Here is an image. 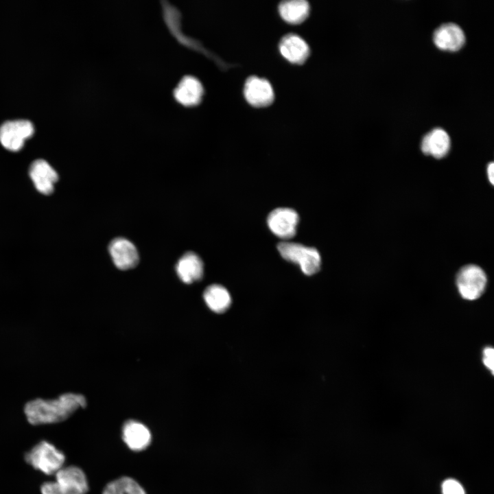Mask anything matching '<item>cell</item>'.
<instances>
[{"mask_svg":"<svg viewBox=\"0 0 494 494\" xmlns=\"http://www.w3.org/2000/svg\"><path fill=\"white\" fill-rule=\"evenodd\" d=\"M493 353L492 347L487 346L483 350V363L493 373Z\"/></svg>","mask_w":494,"mask_h":494,"instance_id":"cell-21","label":"cell"},{"mask_svg":"<svg viewBox=\"0 0 494 494\" xmlns=\"http://www.w3.org/2000/svg\"><path fill=\"white\" fill-rule=\"evenodd\" d=\"M244 95L246 101L252 106L261 108L270 105L274 99L270 83L264 78L249 77L244 84Z\"/></svg>","mask_w":494,"mask_h":494,"instance_id":"cell-8","label":"cell"},{"mask_svg":"<svg viewBox=\"0 0 494 494\" xmlns=\"http://www.w3.org/2000/svg\"><path fill=\"white\" fill-rule=\"evenodd\" d=\"M29 176L36 190L44 195L51 194L58 180L56 171L44 159L32 162L29 168Z\"/></svg>","mask_w":494,"mask_h":494,"instance_id":"cell-9","label":"cell"},{"mask_svg":"<svg viewBox=\"0 0 494 494\" xmlns=\"http://www.w3.org/2000/svg\"><path fill=\"white\" fill-rule=\"evenodd\" d=\"M487 278L478 266L469 264L463 266L456 276V285L460 296L465 300L474 301L484 292Z\"/></svg>","mask_w":494,"mask_h":494,"instance_id":"cell-5","label":"cell"},{"mask_svg":"<svg viewBox=\"0 0 494 494\" xmlns=\"http://www.w3.org/2000/svg\"><path fill=\"white\" fill-rule=\"evenodd\" d=\"M451 145L448 133L442 128L436 127L427 132L422 138V152L434 158H441L449 151Z\"/></svg>","mask_w":494,"mask_h":494,"instance_id":"cell-14","label":"cell"},{"mask_svg":"<svg viewBox=\"0 0 494 494\" xmlns=\"http://www.w3.org/2000/svg\"><path fill=\"white\" fill-rule=\"evenodd\" d=\"M102 494H146V492L134 479L124 476L106 484Z\"/></svg>","mask_w":494,"mask_h":494,"instance_id":"cell-19","label":"cell"},{"mask_svg":"<svg viewBox=\"0 0 494 494\" xmlns=\"http://www.w3.org/2000/svg\"><path fill=\"white\" fill-rule=\"evenodd\" d=\"M54 475V481L40 486L41 494H86L89 491L86 476L78 467L64 466Z\"/></svg>","mask_w":494,"mask_h":494,"instance_id":"cell-2","label":"cell"},{"mask_svg":"<svg viewBox=\"0 0 494 494\" xmlns=\"http://www.w3.org/2000/svg\"><path fill=\"white\" fill-rule=\"evenodd\" d=\"M487 176L489 182L491 183V185H493L494 181V164L493 162H491L489 163L487 166Z\"/></svg>","mask_w":494,"mask_h":494,"instance_id":"cell-22","label":"cell"},{"mask_svg":"<svg viewBox=\"0 0 494 494\" xmlns=\"http://www.w3.org/2000/svg\"><path fill=\"white\" fill-rule=\"evenodd\" d=\"M86 406L84 395L67 392L57 399L37 398L25 405L24 413L27 421L33 425L52 424L69 419L75 411Z\"/></svg>","mask_w":494,"mask_h":494,"instance_id":"cell-1","label":"cell"},{"mask_svg":"<svg viewBox=\"0 0 494 494\" xmlns=\"http://www.w3.org/2000/svg\"><path fill=\"white\" fill-rule=\"evenodd\" d=\"M443 494H465L462 485L454 479L445 480L442 486Z\"/></svg>","mask_w":494,"mask_h":494,"instance_id":"cell-20","label":"cell"},{"mask_svg":"<svg viewBox=\"0 0 494 494\" xmlns=\"http://www.w3.org/2000/svg\"><path fill=\"white\" fill-rule=\"evenodd\" d=\"M277 249L284 259L298 264L305 274L312 275L320 268L321 257L315 248L283 242L278 244Z\"/></svg>","mask_w":494,"mask_h":494,"instance_id":"cell-4","label":"cell"},{"mask_svg":"<svg viewBox=\"0 0 494 494\" xmlns=\"http://www.w3.org/2000/svg\"><path fill=\"white\" fill-rule=\"evenodd\" d=\"M109 253L115 266L120 270L135 267L139 261V254L135 246L129 240L117 237L109 244Z\"/></svg>","mask_w":494,"mask_h":494,"instance_id":"cell-10","label":"cell"},{"mask_svg":"<svg viewBox=\"0 0 494 494\" xmlns=\"http://www.w3.org/2000/svg\"><path fill=\"white\" fill-rule=\"evenodd\" d=\"M34 132V125L27 119L7 121L0 126V143L5 149L17 152Z\"/></svg>","mask_w":494,"mask_h":494,"instance_id":"cell-6","label":"cell"},{"mask_svg":"<svg viewBox=\"0 0 494 494\" xmlns=\"http://www.w3.org/2000/svg\"><path fill=\"white\" fill-rule=\"evenodd\" d=\"M176 271L183 282L190 284L202 279L204 274V264L197 254L187 252L178 261Z\"/></svg>","mask_w":494,"mask_h":494,"instance_id":"cell-16","label":"cell"},{"mask_svg":"<svg viewBox=\"0 0 494 494\" xmlns=\"http://www.w3.org/2000/svg\"><path fill=\"white\" fill-rule=\"evenodd\" d=\"M173 94L177 102L183 106L190 107L200 103L204 94V89L198 78L191 75H186L177 84Z\"/></svg>","mask_w":494,"mask_h":494,"instance_id":"cell-12","label":"cell"},{"mask_svg":"<svg viewBox=\"0 0 494 494\" xmlns=\"http://www.w3.org/2000/svg\"><path fill=\"white\" fill-rule=\"evenodd\" d=\"M279 11L285 21L291 24H298L307 19L309 5L305 0L284 1L279 4Z\"/></svg>","mask_w":494,"mask_h":494,"instance_id":"cell-18","label":"cell"},{"mask_svg":"<svg viewBox=\"0 0 494 494\" xmlns=\"http://www.w3.org/2000/svg\"><path fill=\"white\" fill-rule=\"evenodd\" d=\"M433 40L440 49L456 51L464 45L465 35L458 24L447 22L441 24L434 31Z\"/></svg>","mask_w":494,"mask_h":494,"instance_id":"cell-11","label":"cell"},{"mask_svg":"<svg viewBox=\"0 0 494 494\" xmlns=\"http://www.w3.org/2000/svg\"><path fill=\"white\" fill-rule=\"evenodd\" d=\"M122 438L129 449L139 451L145 449L150 445L152 435L144 424L134 420H129L122 427Z\"/></svg>","mask_w":494,"mask_h":494,"instance_id":"cell-13","label":"cell"},{"mask_svg":"<svg viewBox=\"0 0 494 494\" xmlns=\"http://www.w3.org/2000/svg\"><path fill=\"white\" fill-rule=\"evenodd\" d=\"M298 222V213L286 207L274 209L267 217V224L270 231L283 239H290L295 235Z\"/></svg>","mask_w":494,"mask_h":494,"instance_id":"cell-7","label":"cell"},{"mask_svg":"<svg viewBox=\"0 0 494 494\" xmlns=\"http://www.w3.org/2000/svg\"><path fill=\"white\" fill-rule=\"evenodd\" d=\"M203 297L208 307L217 314L226 311L231 304L230 293L221 285L213 284L207 287Z\"/></svg>","mask_w":494,"mask_h":494,"instance_id":"cell-17","label":"cell"},{"mask_svg":"<svg viewBox=\"0 0 494 494\" xmlns=\"http://www.w3.org/2000/svg\"><path fill=\"white\" fill-rule=\"evenodd\" d=\"M25 460L36 470L50 475L64 467L65 456L51 443L41 440L25 454Z\"/></svg>","mask_w":494,"mask_h":494,"instance_id":"cell-3","label":"cell"},{"mask_svg":"<svg viewBox=\"0 0 494 494\" xmlns=\"http://www.w3.org/2000/svg\"><path fill=\"white\" fill-rule=\"evenodd\" d=\"M279 51L289 62L298 64L304 63L309 55L307 43L294 34H288L282 38L279 43Z\"/></svg>","mask_w":494,"mask_h":494,"instance_id":"cell-15","label":"cell"}]
</instances>
